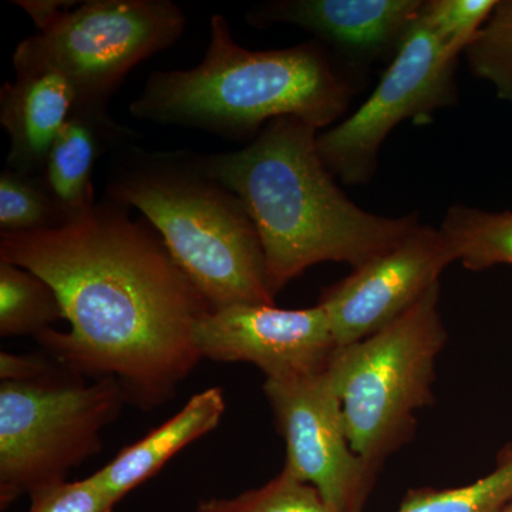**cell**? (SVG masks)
Masks as SVG:
<instances>
[{"instance_id": "1", "label": "cell", "mask_w": 512, "mask_h": 512, "mask_svg": "<svg viewBox=\"0 0 512 512\" xmlns=\"http://www.w3.org/2000/svg\"><path fill=\"white\" fill-rule=\"evenodd\" d=\"M104 197L63 227L2 232L0 261L55 289L69 332L36 336L76 376L116 379L141 409H157L201 360L194 329L211 303L150 222Z\"/></svg>"}, {"instance_id": "2", "label": "cell", "mask_w": 512, "mask_h": 512, "mask_svg": "<svg viewBox=\"0 0 512 512\" xmlns=\"http://www.w3.org/2000/svg\"><path fill=\"white\" fill-rule=\"evenodd\" d=\"M318 134L305 121L281 117L244 148L198 154L254 222L274 298L311 266L345 262L355 269L420 224L417 214L383 217L350 201L320 158Z\"/></svg>"}, {"instance_id": "3", "label": "cell", "mask_w": 512, "mask_h": 512, "mask_svg": "<svg viewBox=\"0 0 512 512\" xmlns=\"http://www.w3.org/2000/svg\"><path fill=\"white\" fill-rule=\"evenodd\" d=\"M210 29L198 66L150 74L128 107L134 119L245 140L281 117L325 130L345 116L355 92L322 43L249 50L225 16H212Z\"/></svg>"}, {"instance_id": "4", "label": "cell", "mask_w": 512, "mask_h": 512, "mask_svg": "<svg viewBox=\"0 0 512 512\" xmlns=\"http://www.w3.org/2000/svg\"><path fill=\"white\" fill-rule=\"evenodd\" d=\"M113 154L104 197L144 215L212 309L275 305L254 222L237 195L204 170L198 154L148 151L134 143Z\"/></svg>"}, {"instance_id": "5", "label": "cell", "mask_w": 512, "mask_h": 512, "mask_svg": "<svg viewBox=\"0 0 512 512\" xmlns=\"http://www.w3.org/2000/svg\"><path fill=\"white\" fill-rule=\"evenodd\" d=\"M446 342L437 284L386 328L333 353L326 375L342 403L350 446L376 471L412 440L417 413L433 402Z\"/></svg>"}, {"instance_id": "6", "label": "cell", "mask_w": 512, "mask_h": 512, "mask_svg": "<svg viewBox=\"0 0 512 512\" xmlns=\"http://www.w3.org/2000/svg\"><path fill=\"white\" fill-rule=\"evenodd\" d=\"M37 28L13 53L16 73L62 74L76 109L109 111L128 73L183 36L187 16L171 0H18Z\"/></svg>"}, {"instance_id": "7", "label": "cell", "mask_w": 512, "mask_h": 512, "mask_svg": "<svg viewBox=\"0 0 512 512\" xmlns=\"http://www.w3.org/2000/svg\"><path fill=\"white\" fill-rule=\"evenodd\" d=\"M126 392L116 379L0 383V508L22 495L66 480L99 453L101 431L119 416Z\"/></svg>"}, {"instance_id": "8", "label": "cell", "mask_w": 512, "mask_h": 512, "mask_svg": "<svg viewBox=\"0 0 512 512\" xmlns=\"http://www.w3.org/2000/svg\"><path fill=\"white\" fill-rule=\"evenodd\" d=\"M457 62L421 19L404 37L369 99L346 119L319 131L320 158L333 177L363 185L375 177L380 148L403 121H429L457 99Z\"/></svg>"}, {"instance_id": "9", "label": "cell", "mask_w": 512, "mask_h": 512, "mask_svg": "<svg viewBox=\"0 0 512 512\" xmlns=\"http://www.w3.org/2000/svg\"><path fill=\"white\" fill-rule=\"evenodd\" d=\"M264 392L285 439L284 470L313 485L336 512H362L377 471L350 446L342 403L326 370L266 379Z\"/></svg>"}, {"instance_id": "10", "label": "cell", "mask_w": 512, "mask_h": 512, "mask_svg": "<svg viewBox=\"0 0 512 512\" xmlns=\"http://www.w3.org/2000/svg\"><path fill=\"white\" fill-rule=\"evenodd\" d=\"M194 342L201 359L251 363L272 380L323 372L338 349L320 303L305 309L258 303L212 309L198 320Z\"/></svg>"}, {"instance_id": "11", "label": "cell", "mask_w": 512, "mask_h": 512, "mask_svg": "<svg viewBox=\"0 0 512 512\" xmlns=\"http://www.w3.org/2000/svg\"><path fill=\"white\" fill-rule=\"evenodd\" d=\"M453 255L431 225L416 228L393 248L357 266L322 293L338 348L369 338L412 309L440 284Z\"/></svg>"}, {"instance_id": "12", "label": "cell", "mask_w": 512, "mask_h": 512, "mask_svg": "<svg viewBox=\"0 0 512 512\" xmlns=\"http://www.w3.org/2000/svg\"><path fill=\"white\" fill-rule=\"evenodd\" d=\"M424 0H275L249 9L255 28L293 25L357 64L397 53Z\"/></svg>"}, {"instance_id": "13", "label": "cell", "mask_w": 512, "mask_h": 512, "mask_svg": "<svg viewBox=\"0 0 512 512\" xmlns=\"http://www.w3.org/2000/svg\"><path fill=\"white\" fill-rule=\"evenodd\" d=\"M76 109L72 84L62 74L16 73L0 89V124L10 137L6 167L29 175L45 170L57 136Z\"/></svg>"}, {"instance_id": "14", "label": "cell", "mask_w": 512, "mask_h": 512, "mask_svg": "<svg viewBox=\"0 0 512 512\" xmlns=\"http://www.w3.org/2000/svg\"><path fill=\"white\" fill-rule=\"evenodd\" d=\"M130 143H136V133L117 123L109 111H73L40 175L67 221L79 217L96 202L93 174L100 158Z\"/></svg>"}, {"instance_id": "15", "label": "cell", "mask_w": 512, "mask_h": 512, "mask_svg": "<svg viewBox=\"0 0 512 512\" xmlns=\"http://www.w3.org/2000/svg\"><path fill=\"white\" fill-rule=\"evenodd\" d=\"M224 412L221 389L212 387L197 393L170 420L123 448L109 464L90 477L111 500L119 503L138 485L156 476L184 447L214 430Z\"/></svg>"}, {"instance_id": "16", "label": "cell", "mask_w": 512, "mask_h": 512, "mask_svg": "<svg viewBox=\"0 0 512 512\" xmlns=\"http://www.w3.org/2000/svg\"><path fill=\"white\" fill-rule=\"evenodd\" d=\"M439 231L454 262H460L468 271L512 266V211L453 205Z\"/></svg>"}, {"instance_id": "17", "label": "cell", "mask_w": 512, "mask_h": 512, "mask_svg": "<svg viewBox=\"0 0 512 512\" xmlns=\"http://www.w3.org/2000/svg\"><path fill=\"white\" fill-rule=\"evenodd\" d=\"M63 318L55 289L35 272L0 261V336L32 335Z\"/></svg>"}, {"instance_id": "18", "label": "cell", "mask_w": 512, "mask_h": 512, "mask_svg": "<svg viewBox=\"0 0 512 512\" xmlns=\"http://www.w3.org/2000/svg\"><path fill=\"white\" fill-rule=\"evenodd\" d=\"M512 504V444L487 476L463 487L410 491L397 512H503Z\"/></svg>"}, {"instance_id": "19", "label": "cell", "mask_w": 512, "mask_h": 512, "mask_svg": "<svg viewBox=\"0 0 512 512\" xmlns=\"http://www.w3.org/2000/svg\"><path fill=\"white\" fill-rule=\"evenodd\" d=\"M42 177L3 168L0 173V231L32 232L67 224Z\"/></svg>"}, {"instance_id": "20", "label": "cell", "mask_w": 512, "mask_h": 512, "mask_svg": "<svg viewBox=\"0 0 512 512\" xmlns=\"http://www.w3.org/2000/svg\"><path fill=\"white\" fill-rule=\"evenodd\" d=\"M468 67L512 103V0H498L490 18L466 52Z\"/></svg>"}, {"instance_id": "21", "label": "cell", "mask_w": 512, "mask_h": 512, "mask_svg": "<svg viewBox=\"0 0 512 512\" xmlns=\"http://www.w3.org/2000/svg\"><path fill=\"white\" fill-rule=\"evenodd\" d=\"M497 3L498 0H424L421 19L439 37L447 59L457 62Z\"/></svg>"}, {"instance_id": "22", "label": "cell", "mask_w": 512, "mask_h": 512, "mask_svg": "<svg viewBox=\"0 0 512 512\" xmlns=\"http://www.w3.org/2000/svg\"><path fill=\"white\" fill-rule=\"evenodd\" d=\"M235 512H336L313 485L282 468L264 487L232 498Z\"/></svg>"}, {"instance_id": "23", "label": "cell", "mask_w": 512, "mask_h": 512, "mask_svg": "<svg viewBox=\"0 0 512 512\" xmlns=\"http://www.w3.org/2000/svg\"><path fill=\"white\" fill-rule=\"evenodd\" d=\"M28 512H113L116 501L94 483L92 477L80 481H57L32 491Z\"/></svg>"}, {"instance_id": "24", "label": "cell", "mask_w": 512, "mask_h": 512, "mask_svg": "<svg viewBox=\"0 0 512 512\" xmlns=\"http://www.w3.org/2000/svg\"><path fill=\"white\" fill-rule=\"evenodd\" d=\"M52 373V367L36 356L0 353V379L2 382H28Z\"/></svg>"}, {"instance_id": "25", "label": "cell", "mask_w": 512, "mask_h": 512, "mask_svg": "<svg viewBox=\"0 0 512 512\" xmlns=\"http://www.w3.org/2000/svg\"><path fill=\"white\" fill-rule=\"evenodd\" d=\"M197 512H235L231 500H210L198 505Z\"/></svg>"}, {"instance_id": "26", "label": "cell", "mask_w": 512, "mask_h": 512, "mask_svg": "<svg viewBox=\"0 0 512 512\" xmlns=\"http://www.w3.org/2000/svg\"><path fill=\"white\" fill-rule=\"evenodd\" d=\"M503 512H512V504L510 505V507L505 508Z\"/></svg>"}]
</instances>
